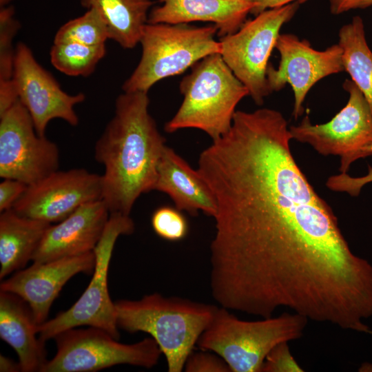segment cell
Wrapping results in <instances>:
<instances>
[{"label":"cell","instance_id":"ac0fdd59","mask_svg":"<svg viewBox=\"0 0 372 372\" xmlns=\"http://www.w3.org/2000/svg\"><path fill=\"white\" fill-rule=\"evenodd\" d=\"M161 1V6L151 9L147 23L208 22L217 28L219 37L236 32L254 8L250 0Z\"/></svg>","mask_w":372,"mask_h":372},{"label":"cell","instance_id":"277c9868","mask_svg":"<svg viewBox=\"0 0 372 372\" xmlns=\"http://www.w3.org/2000/svg\"><path fill=\"white\" fill-rule=\"evenodd\" d=\"M179 89L183 99L178 110L165 125L174 133L183 129H198L212 141L230 129L236 108L247 96V87L234 74L220 53L197 62L185 76Z\"/></svg>","mask_w":372,"mask_h":372},{"label":"cell","instance_id":"f1b7e54d","mask_svg":"<svg viewBox=\"0 0 372 372\" xmlns=\"http://www.w3.org/2000/svg\"><path fill=\"white\" fill-rule=\"evenodd\" d=\"M372 183V167L368 165V173L360 177H352L347 173L329 176L326 181V186L331 191L345 192L353 197L358 196L362 188Z\"/></svg>","mask_w":372,"mask_h":372},{"label":"cell","instance_id":"3957f363","mask_svg":"<svg viewBox=\"0 0 372 372\" xmlns=\"http://www.w3.org/2000/svg\"><path fill=\"white\" fill-rule=\"evenodd\" d=\"M118 329L150 335L164 354L169 372H180L217 307L154 293L115 302Z\"/></svg>","mask_w":372,"mask_h":372},{"label":"cell","instance_id":"9a60e30c","mask_svg":"<svg viewBox=\"0 0 372 372\" xmlns=\"http://www.w3.org/2000/svg\"><path fill=\"white\" fill-rule=\"evenodd\" d=\"M94 251L45 262H33L1 281V291L12 293L27 302L36 322L48 320L50 307L65 283L79 273H90L95 267Z\"/></svg>","mask_w":372,"mask_h":372},{"label":"cell","instance_id":"30bf717a","mask_svg":"<svg viewBox=\"0 0 372 372\" xmlns=\"http://www.w3.org/2000/svg\"><path fill=\"white\" fill-rule=\"evenodd\" d=\"M342 87L349 93L348 101L329 121L312 124L306 115L289 131L292 139L309 144L318 154L339 156V171L346 174L355 161L372 156V113L351 79H346Z\"/></svg>","mask_w":372,"mask_h":372},{"label":"cell","instance_id":"6da1fadb","mask_svg":"<svg viewBox=\"0 0 372 372\" xmlns=\"http://www.w3.org/2000/svg\"><path fill=\"white\" fill-rule=\"evenodd\" d=\"M278 110H236L200 154L216 205L210 288L225 309L270 318L282 307L332 322L372 287V265L351 249L329 205L290 149Z\"/></svg>","mask_w":372,"mask_h":372},{"label":"cell","instance_id":"f546056e","mask_svg":"<svg viewBox=\"0 0 372 372\" xmlns=\"http://www.w3.org/2000/svg\"><path fill=\"white\" fill-rule=\"evenodd\" d=\"M28 187L24 183L11 178H3L0 183V212L12 209Z\"/></svg>","mask_w":372,"mask_h":372},{"label":"cell","instance_id":"5b68a950","mask_svg":"<svg viewBox=\"0 0 372 372\" xmlns=\"http://www.w3.org/2000/svg\"><path fill=\"white\" fill-rule=\"evenodd\" d=\"M308 319L292 312L257 321L238 318L224 307L200 335V349L221 357L233 372H262L269 352L278 344L302 337Z\"/></svg>","mask_w":372,"mask_h":372},{"label":"cell","instance_id":"9c48e42d","mask_svg":"<svg viewBox=\"0 0 372 372\" xmlns=\"http://www.w3.org/2000/svg\"><path fill=\"white\" fill-rule=\"evenodd\" d=\"M54 339L56 354L41 372H94L118 364L150 369L158 364L162 353L151 337L123 344L106 331L93 327L70 329Z\"/></svg>","mask_w":372,"mask_h":372},{"label":"cell","instance_id":"4dcf8cb0","mask_svg":"<svg viewBox=\"0 0 372 372\" xmlns=\"http://www.w3.org/2000/svg\"><path fill=\"white\" fill-rule=\"evenodd\" d=\"M333 14H340L350 10L372 6V0H328Z\"/></svg>","mask_w":372,"mask_h":372},{"label":"cell","instance_id":"e0dca14e","mask_svg":"<svg viewBox=\"0 0 372 372\" xmlns=\"http://www.w3.org/2000/svg\"><path fill=\"white\" fill-rule=\"evenodd\" d=\"M153 190L166 194L175 207L192 216L200 211L211 217L216 214L214 195L198 170L167 145L159 160Z\"/></svg>","mask_w":372,"mask_h":372},{"label":"cell","instance_id":"603a6c76","mask_svg":"<svg viewBox=\"0 0 372 372\" xmlns=\"http://www.w3.org/2000/svg\"><path fill=\"white\" fill-rule=\"evenodd\" d=\"M105 54V45L76 42L53 43L50 52L51 63L57 70L68 76L84 77L93 73Z\"/></svg>","mask_w":372,"mask_h":372},{"label":"cell","instance_id":"7c38bea8","mask_svg":"<svg viewBox=\"0 0 372 372\" xmlns=\"http://www.w3.org/2000/svg\"><path fill=\"white\" fill-rule=\"evenodd\" d=\"M275 48L280 54L277 68L269 63L267 70L271 93L289 84L294 94L292 116L295 119L304 111V102L311 88L321 79L344 71L342 49L338 44L324 50L313 49L309 41L293 34H280Z\"/></svg>","mask_w":372,"mask_h":372},{"label":"cell","instance_id":"d4e9b609","mask_svg":"<svg viewBox=\"0 0 372 372\" xmlns=\"http://www.w3.org/2000/svg\"><path fill=\"white\" fill-rule=\"evenodd\" d=\"M14 8L8 5L0 8V82L12 80L16 47L13 40L19 30Z\"/></svg>","mask_w":372,"mask_h":372},{"label":"cell","instance_id":"ffe728a7","mask_svg":"<svg viewBox=\"0 0 372 372\" xmlns=\"http://www.w3.org/2000/svg\"><path fill=\"white\" fill-rule=\"evenodd\" d=\"M50 223L18 214L12 209L0 214V278L25 267Z\"/></svg>","mask_w":372,"mask_h":372},{"label":"cell","instance_id":"83f0119b","mask_svg":"<svg viewBox=\"0 0 372 372\" xmlns=\"http://www.w3.org/2000/svg\"><path fill=\"white\" fill-rule=\"evenodd\" d=\"M184 370L187 372H229L230 368L216 353L200 349L188 357Z\"/></svg>","mask_w":372,"mask_h":372},{"label":"cell","instance_id":"2e32d148","mask_svg":"<svg viewBox=\"0 0 372 372\" xmlns=\"http://www.w3.org/2000/svg\"><path fill=\"white\" fill-rule=\"evenodd\" d=\"M110 214L101 199L83 205L63 220L50 225L32 261L45 262L93 251Z\"/></svg>","mask_w":372,"mask_h":372},{"label":"cell","instance_id":"cb8c5ba5","mask_svg":"<svg viewBox=\"0 0 372 372\" xmlns=\"http://www.w3.org/2000/svg\"><path fill=\"white\" fill-rule=\"evenodd\" d=\"M110 39L107 25L94 8L81 17L68 21L56 32L53 43L76 42L87 45H105Z\"/></svg>","mask_w":372,"mask_h":372},{"label":"cell","instance_id":"52a82bcc","mask_svg":"<svg viewBox=\"0 0 372 372\" xmlns=\"http://www.w3.org/2000/svg\"><path fill=\"white\" fill-rule=\"evenodd\" d=\"M134 231L135 224L130 215L110 213L101 238L93 251L95 267L88 286L70 308L38 325L39 336L42 341L45 342L65 330L81 326L102 329L119 340L116 305L108 291V271L117 239Z\"/></svg>","mask_w":372,"mask_h":372},{"label":"cell","instance_id":"5bb4252c","mask_svg":"<svg viewBox=\"0 0 372 372\" xmlns=\"http://www.w3.org/2000/svg\"><path fill=\"white\" fill-rule=\"evenodd\" d=\"M101 196V175L83 168L58 169L28 185L12 209L25 217L56 223Z\"/></svg>","mask_w":372,"mask_h":372},{"label":"cell","instance_id":"e575fe53","mask_svg":"<svg viewBox=\"0 0 372 372\" xmlns=\"http://www.w3.org/2000/svg\"><path fill=\"white\" fill-rule=\"evenodd\" d=\"M367 333H369V334L372 335V330L370 329V330L368 331Z\"/></svg>","mask_w":372,"mask_h":372},{"label":"cell","instance_id":"7a4b0ae2","mask_svg":"<svg viewBox=\"0 0 372 372\" xmlns=\"http://www.w3.org/2000/svg\"><path fill=\"white\" fill-rule=\"evenodd\" d=\"M148 92H125L94 145L104 167L102 196L110 213L130 215L137 199L152 191L165 138L149 112Z\"/></svg>","mask_w":372,"mask_h":372},{"label":"cell","instance_id":"4fadbf2b","mask_svg":"<svg viewBox=\"0 0 372 372\" xmlns=\"http://www.w3.org/2000/svg\"><path fill=\"white\" fill-rule=\"evenodd\" d=\"M12 80L19 100L29 112L38 134L45 136L48 123L55 118L72 126L79 124L74 107L85 101V95L82 92L69 94L63 91L23 42L16 45Z\"/></svg>","mask_w":372,"mask_h":372},{"label":"cell","instance_id":"8992f818","mask_svg":"<svg viewBox=\"0 0 372 372\" xmlns=\"http://www.w3.org/2000/svg\"><path fill=\"white\" fill-rule=\"evenodd\" d=\"M217 28L188 23H149L139 43L140 61L122 85L123 92H146L165 78L179 75L212 54L220 53Z\"/></svg>","mask_w":372,"mask_h":372},{"label":"cell","instance_id":"7402d4cb","mask_svg":"<svg viewBox=\"0 0 372 372\" xmlns=\"http://www.w3.org/2000/svg\"><path fill=\"white\" fill-rule=\"evenodd\" d=\"M338 37L344 71L364 95L372 113V50L366 42L363 19L354 17L340 29Z\"/></svg>","mask_w":372,"mask_h":372},{"label":"cell","instance_id":"d6a6232c","mask_svg":"<svg viewBox=\"0 0 372 372\" xmlns=\"http://www.w3.org/2000/svg\"><path fill=\"white\" fill-rule=\"evenodd\" d=\"M0 371L1 372H17L21 371L20 365L15 363L11 359L0 355Z\"/></svg>","mask_w":372,"mask_h":372},{"label":"cell","instance_id":"44dd1931","mask_svg":"<svg viewBox=\"0 0 372 372\" xmlns=\"http://www.w3.org/2000/svg\"><path fill=\"white\" fill-rule=\"evenodd\" d=\"M80 3L101 13L110 39L124 49H132L139 43L153 4L151 0H80Z\"/></svg>","mask_w":372,"mask_h":372},{"label":"cell","instance_id":"ba28073f","mask_svg":"<svg viewBox=\"0 0 372 372\" xmlns=\"http://www.w3.org/2000/svg\"><path fill=\"white\" fill-rule=\"evenodd\" d=\"M299 5L293 2L265 10L246 20L234 33L220 37V54L258 105L271 94L267 80L269 59L281 28L293 17Z\"/></svg>","mask_w":372,"mask_h":372},{"label":"cell","instance_id":"8fae6325","mask_svg":"<svg viewBox=\"0 0 372 372\" xmlns=\"http://www.w3.org/2000/svg\"><path fill=\"white\" fill-rule=\"evenodd\" d=\"M57 145L37 132L19 100L0 116V177L34 184L59 169Z\"/></svg>","mask_w":372,"mask_h":372},{"label":"cell","instance_id":"484cf974","mask_svg":"<svg viewBox=\"0 0 372 372\" xmlns=\"http://www.w3.org/2000/svg\"><path fill=\"white\" fill-rule=\"evenodd\" d=\"M152 227L160 238L171 242L184 239L189 231L188 222L176 207H158L151 217Z\"/></svg>","mask_w":372,"mask_h":372},{"label":"cell","instance_id":"836d02e7","mask_svg":"<svg viewBox=\"0 0 372 372\" xmlns=\"http://www.w3.org/2000/svg\"><path fill=\"white\" fill-rule=\"evenodd\" d=\"M13 0H0V6L3 7L5 6H8L12 2Z\"/></svg>","mask_w":372,"mask_h":372},{"label":"cell","instance_id":"4316f807","mask_svg":"<svg viewBox=\"0 0 372 372\" xmlns=\"http://www.w3.org/2000/svg\"><path fill=\"white\" fill-rule=\"evenodd\" d=\"M262 371L301 372L304 370L293 357L288 342H282L276 346L267 355Z\"/></svg>","mask_w":372,"mask_h":372},{"label":"cell","instance_id":"d6986e66","mask_svg":"<svg viewBox=\"0 0 372 372\" xmlns=\"http://www.w3.org/2000/svg\"><path fill=\"white\" fill-rule=\"evenodd\" d=\"M38 325L26 302L0 291V338L16 351L22 372H41L48 360Z\"/></svg>","mask_w":372,"mask_h":372},{"label":"cell","instance_id":"1f68e13d","mask_svg":"<svg viewBox=\"0 0 372 372\" xmlns=\"http://www.w3.org/2000/svg\"><path fill=\"white\" fill-rule=\"evenodd\" d=\"M309 0H250L254 5L250 13L256 16L267 9L281 7L293 2L303 3Z\"/></svg>","mask_w":372,"mask_h":372}]
</instances>
